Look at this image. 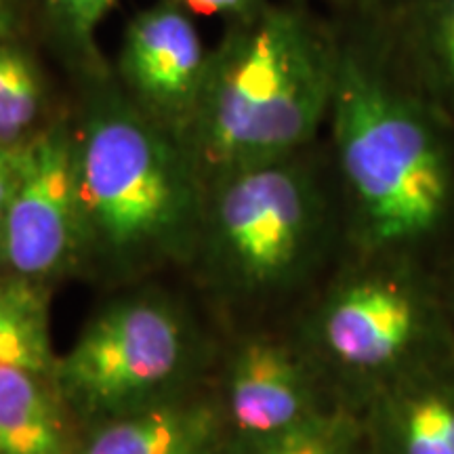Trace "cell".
<instances>
[{
	"instance_id": "cell-15",
	"label": "cell",
	"mask_w": 454,
	"mask_h": 454,
	"mask_svg": "<svg viewBox=\"0 0 454 454\" xmlns=\"http://www.w3.org/2000/svg\"><path fill=\"white\" fill-rule=\"evenodd\" d=\"M225 454H360V434L349 417L326 411L274 438L227 444Z\"/></svg>"
},
{
	"instance_id": "cell-1",
	"label": "cell",
	"mask_w": 454,
	"mask_h": 454,
	"mask_svg": "<svg viewBox=\"0 0 454 454\" xmlns=\"http://www.w3.org/2000/svg\"><path fill=\"white\" fill-rule=\"evenodd\" d=\"M72 130L76 274L139 286L162 270L187 268L200 234L204 184L185 145L121 84H95Z\"/></svg>"
},
{
	"instance_id": "cell-4",
	"label": "cell",
	"mask_w": 454,
	"mask_h": 454,
	"mask_svg": "<svg viewBox=\"0 0 454 454\" xmlns=\"http://www.w3.org/2000/svg\"><path fill=\"white\" fill-rule=\"evenodd\" d=\"M337 162L366 234L404 242L442 219L450 162L421 104L364 51L339 44L331 101Z\"/></svg>"
},
{
	"instance_id": "cell-9",
	"label": "cell",
	"mask_w": 454,
	"mask_h": 454,
	"mask_svg": "<svg viewBox=\"0 0 454 454\" xmlns=\"http://www.w3.org/2000/svg\"><path fill=\"white\" fill-rule=\"evenodd\" d=\"M316 328L334 364L357 374L381 372L411 351L421 331V311L400 282L362 276L326 299Z\"/></svg>"
},
{
	"instance_id": "cell-14",
	"label": "cell",
	"mask_w": 454,
	"mask_h": 454,
	"mask_svg": "<svg viewBox=\"0 0 454 454\" xmlns=\"http://www.w3.org/2000/svg\"><path fill=\"white\" fill-rule=\"evenodd\" d=\"M385 24L400 49L454 101V0H406Z\"/></svg>"
},
{
	"instance_id": "cell-20",
	"label": "cell",
	"mask_w": 454,
	"mask_h": 454,
	"mask_svg": "<svg viewBox=\"0 0 454 454\" xmlns=\"http://www.w3.org/2000/svg\"><path fill=\"white\" fill-rule=\"evenodd\" d=\"M0 9H3V0H0Z\"/></svg>"
},
{
	"instance_id": "cell-3",
	"label": "cell",
	"mask_w": 454,
	"mask_h": 454,
	"mask_svg": "<svg viewBox=\"0 0 454 454\" xmlns=\"http://www.w3.org/2000/svg\"><path fill=\"white\" fill-rule=\"evenodd\" d=\"M301 152L204 184L192 270L227 325L293 288L325 236V200Z\"/></svg>"
},
{
	"instance_id": "cell-8",
	"label": "cell",
	"mask_w": 454,
	"mask_h": 454,
	"mask_svg": "<svg viewBox=\"0 0 454 454\" xmlns=\"http://www.w3.org/2000/svg\"><path fill=\"white\" fill-rule=\"evenodd\" d=\"M208 51L192 15L162 0L130 21L118 57L124 95L181 144L200 98Z\"/></svg>"
},
{
	"instance_id": "cell-7",
	"label": "cell",
	"mask_w": 454,
	"mask_h": 454,
	"mask_svg": "<svg viewBox=\"0 0 454 454\" xmlns=\"http://www.w3.org/2000/svg\"><path fill=\"white\" fill-rule=\"evenodd\" d=\"M215 394L227 444L268 440L326 412L301 356L265 333H240L219 356Z\"/></svg>"
},
{
	"instance_id": "cell-16",
	"label": "cell",
	"mask_w": 454,
	"mask_h": 454,
	"mask_svg": "<svg viewBox=\"0 0 454 454\" xmlns=\"http://www.w3.org/2000/svg\"><path fill=\"white\" fill-rule=\"evenodd\" d=\"M49 4L72 43L78 47H90L93 34L116 0H49Z\"/></svg>"
},
{
	"instance_id": "cell-12",
	"label": "cell",
	"mask_w": 454,
	"mask_h": 454,
	"mask_svg": "<svg viewBox=\"0 0 454 454\" xmlns=\"http://www.w3.org/2000/svg\"><path fill=\"white\" fill-rule=\"evenodd\" d=\"M377 429L385 454H454V387L400 389L379 406Z\"/></svg>"
},
{
	"instance_id": "cell-13",
	"label": "cell",
	"mask_w": 454,
	"mask_h": 454,
	"mask_svg": "<svg viewBox=\"0 0 454 454\" xmlns=\"http://www.w3.org/2000/svg\"><path fill=\"white\" fill-rule=\"evenodd\" d=\"M49 286L0 271V368L53 374Z\"/></svg>"
},
{
	"instance_id": "cell-19",
	"label": "cell",
	"mask_w": 454,
	"mask_h": 454,
	"mask_svg": "<svg viewBox=\"0 0 454 454\" xmlns=\"http://www.w3.org/2000/svg\"><path fill=\"white\" fill-rule=\"evenodd\" d=\"M17 181V147L0 145V223L13 196Z\"/></svg>"
},
{
	"instance_id": "cell-18",
	"label": "cell",
	"mask_w": 454,
	"mask_h": 454,
	"mask_svg": "<svg viewBox=\"0 0 454 454\" xmlns=\"http://www.w3.org/2000/svg\"><path fill=\"white\" fill-rule=\"evenodd\" d=\"M326 3H331L334 9L343 11L349 17L385 24L406 0H326Z\"/></svg>"
},
{
	"instance_id": "cell-5",
	"label": "cell",
	"mask_w": 454,
	"mask_h": 454,
	"mask_svg": "<svg viewBox=\"0 0 454 454\" xmlns=\"http://www.w3.org/2000/svg\"><path fill=\"white\" fill-rule=\"evenodd\" d=\"M129 288L57 356L53 381L84 427L208 381L219 356L179 297L158 286Z\"/></svg>"
},
{
	"instance_id": "cell-6",
	"label": "cell",
	"mask_w": 454,
	"mask_h": 454,
	"mask_svg": "<svg viewBox=\"0 0 454 454\" xmlns=\"http://www.w3.org/2000/svg\"><path fill=\"white\" fill-rule=\"evenodd\" d=\"M78 204L67 118L17 145V181L0 223V271L44 286L76 274Z\"/></svg>"
},
{
	"instance_id": "cell-11",
	"label": "cell",
	"mask_w": 454,
	"mask_h": 454,
	"mask_svg": "<svg viewBox=\"0 0 454 454\" xmlns=\"http://www.w3.org/2000/svg\"><path fill=\"white\" fill-rule=\"evenodd\" d=\"M76 425L53 374L0 368V454H81Z\"/></svg>"
},
{
	"instance_id": "cell-2",
	"label": "cell",
	"mask_w": 454,
	"mask_h": 454,
	"mask_svg": "<svg viewBox=\"0 0 454 454\" xmlns=\"http://www.w3.org/2000/svg\"><path fill=\"white\" fill-rule=\"evenodd\" d=\"M337 59L331 34L294 7L230 20L184 137L202 184L303 152L331 114Z\"/></svg>"
},
{
	"instance_id": "cell-17",
	"label": "cell",
	"mask_w": 454,
	"mask_h": 454,
	"mask_svg": "<svg viewBox=\"0 0 454 454\" xmlns=\"http://www.w3.org/2000/svg\"><path fill=\"white\" fill-rule=\"evenodd\" d=\"M177 4L190 15H223L227 20H238L259 7H263L270 0H168Z\"/></svg>"
},
{
	"instance_id": "cell-10",
	"label": "cell",
	"mask_w": 454,
	"mask_h": 454,
	"mask_svg": "<svg viewBox=\"0 0 454 454\" xmlns=\"http://www.w3.org/2000/svg\"><path fill=\"white\" fill-rule=\"evenodd\" d=\"M227 429L211 381L89 425L81 454H225Z\"/></svg>"
}]
</instances>
